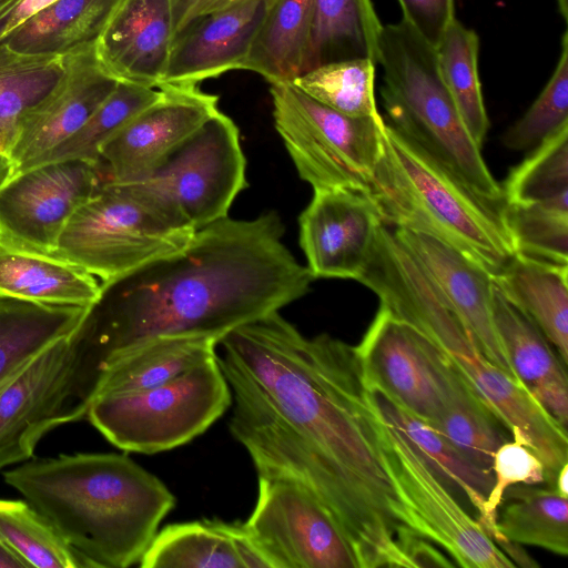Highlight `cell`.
I'll return each mask as SVG.
<instances>
[{
  "mask_svg": "<svg viewBox=\"0 0 568 568\" xmlns=\"http://www.w3.org/2000/svg\"><path fill=\"white\" fill-rule=\"evenodd\" d=\"M217 347L232 393L229 428L257 477L308 489L358 568L406 567L379 412L355 346L326 333L306 337L278 311L232 329Z\"/></svg>",
  "mask_w": 568,
  "mask_h": 568,
  "instance_id": "obj_1",
  "label": "cell"
},
{
  "mask_svg": "<svg viewBox=\"0 0 568 568\" xmlns=\"http://www.w3.org/2000/svg\"><path fill=\"white\" fill-rule=\"evenodd\" d=\"M270 211L229 216L195 231L183 248L100 284L75 333L100 376L105 367L159 337L206 335L278 312L314 280L283 242Z\"/></svg>",
  "mask_w": 568,
  "mask_h": 568,
  "instance_id": "obj_2",
  "label": "cell"
},
{
  "mask_svg": "<svg viewBox=\"0 0 568 568\" xmlns=\"http://www.w3.org/2000/svg\"><path fill=\"white\" fill-rule=\"evenodd\" d=\"M91 567L139 564L175 505L166 485L125 454H75L3 473Z\"/></svg>",
  "mask_w": 568,
  "mask_h": 568,
  "instance_id": "obj_3",
  "label": "cell"
},
{
  "mask_svg": "<svg viewBox=\"0 0 568 568\" xmlns=\"http://www.w3.org/2000/svg\"><path fill=\"white\" fill-rule=\"evenodd\" d=\"M368 194L384 224L439 239L493 278L516 254L505 203L481 196L386 122Z\"/></svg>",
  "mask_w": 568,
  "mask_h": 568,
  "instance_id": "obj_4",
  "label": "cell"
},
{
  "mask_svg": "<svg viewBox=\"0 0 568 568\" xmlns=\"http://www.w3.org/2000/svg\"><path fill=\"white\" fill-rule=\"evenodd\" d=\"M378 63L389 125L447 166L481 196L504 202L440 77L436 49L405 21L383 26Z\"/></svg>",
  "mask_w": 568,
  "mask_h": 568,
  "instance_id": "obj_5",
  "label": "cell"
},
{
  "mask_svg": "<svg viewBox=\"0 0 568 568\" xmlns=\"http://www.w3.org/2000/svg\"><path fill=\"white\" fill-rule=\"evenodd\" d=\"M231 405V388L215 356L162 385L99 396L87 418L115 447L156 454L193 440Z\"/></svg>",
  "mask_w": 568,
  "mask_h": 568,
  "instance_id": "obj_6",
  "label": "cell"
},
{
  "mask_svg": "<svg viewBox=\"0 0 568 568\" xmlns=\"http://www.w3.org/2000/svg\"><path fill=\"white\" fill-rule=\"evenodd\" d=\"M194 233L131 185L103 183L71 215L53 255L106 282L183 248Z\"/></svg>",
  "mask_w": 568,
  "mask_h": 568,
  "instance_id": "obj_7",
  "label": "cell"
},
{
  "mask_svg": "<svg viewBox=\"0 0 568 568\" xmlns=\"http://www.w3.org/2000/svg\"><path fill=\"white\" fill-rule=\"evenodd\" d=\"M270 85L274 125L300 178L313 190L368 192L382 149L383 116H351L290 82Z\"/></svg>",
  "mask_w": 568,
  "mask_h": 568,
  "instance_id": "obj_8",
  "label": "cell"
},
{
  "mask_svg": "<svg viewBox=\"0 0 568 568\" xmlns=\"http://www.w3.org/2000/svg\"><path fill=\"white\" fill-rule=\"evenodd\" d=\"M129 185L169 220L194 231L226 217L246 187L236 124L219 110L149 178Z\"/></svg>",
  "mask_w": 568,
  "mask_h": 568,
  "instance_id": "obj_9",
  "label": "cell"
},
{
  "mask_svg": "<svg viewBox=\"0 0 568 568\" xmlns=\"http://www.w3.org/2000/svg\"><path fill=\"white\" fill-rule=\"evenodd\" d=\"M74 331L44 348L0 388V470L31 458L52 428L87 417L99 375Z\"/></svg>",
  "mask_w": 568,
  "mask_h": 568,
  "instance_id": "obj_10",
  "label": "cell"
},
{
  "mask_svg": "<svg viewBox=\"0 0 568 568\" xmlns=\"http://www.w3.org/2000/svg\"><path fill=\"white\" fill-rule=\"evenodd\" d=\"M378 432L383 464L396 496L392 510L400 524L440 546L456 566H516L465 511L409 440L381 413Z\"/></svg>",
  "mask_w": 568,
  "mask_h": 568,
  "instance_id": "obj_11",
  "label": "cell"
},
{
  "mask_svg": "<svg viewBox=\"0 0 568 568\" xmlns=\"http://www.w3.org/2000/svg\"><path fill=\"white\" fill-rule=\"evenodd\" d=\"M243 524L271 568H358L334 518L296 481L258 477L256 503Z\"/></svg>",
  "mask_w": 568,
  "mask_h": 568,
  "instance_id": "obj_12",
  "label": "cell"
},
{
  "mask_svg": "<svg viewBox=\"0 0 568 568\" xmlns=\"http://www.w3.org/2000/svg\"><path fill=\"white\" fill-rule=\"evenodd\" d=\"M355 348L368 388L428 424L436 420L457 372L438 347L379 307Z\"/></svg>",
  "mask_w": 568,
  "mask_h": 568,
  "instance_id": "obj_13",
  "label": "cell"
},
{
  "mask_svg": "<svg viewBox=\"0 0 568 568\" xmlns=\"http://www.w3.org/2000/svg\"><path fill=\"white\" fill-rule=\"evenodd\" d=\"M103 183L99 166L82 160L12 174L0 186V242L53 255L71 215Z\"/></svg>",
  "mask_w": 568,
  "mask_h": 568,
  "instance_id": "obj_14",
  "label": "cell"
},
{
  "mask_svg": "<svg viewBox=\"0 0 568 568\" xmlns=\"http://www.w3.org/2000/svg\"><path fill=\"white\" fill-rule=\"evenodd\" d=\"M159 89V99L102 146L99 169L104 183L130 184L149 178L219 111V97L196 84L163 83Z\"/></svg>",
  "mask_w": 568,
  "mask_h": 568,
  "instance_id": "obj_15",
  "label": "cell"
},
{
  "mask_svg": "<svg viewBox=\"0 0 568 568\" xmlns=\"http://www.w3.org/2000/svg\"><path fill=\"white\" fill-rule=\"evenodd\" d=\"M381 223L368 192L314 189L311 202L298 219L300 245L313 278L356 281Z\"/></svg>",
  "mask_w": 568,
  "mask_h": 568,
  "instance_id": "obj_16",
  "label": "cell"
},
{
  "mask_svg": "<svg viewBox=\"0 0 568 568\" xmlns=\"http://www.w3.org/2000/svg\"><path fill=\"white\" fill-rule=\"evenodd\" d=\"M64 57L68 71L63 84L26 119L9 148L13 174L33 166L73 135L120 81L102 64L97 44Z\"/></svg>",
  "mask_w": 568,
  "mask_h": 568,
  "instance_id": "obj_17",
  "label": "cell"
},
{
  "mask_svg": "<svg viewBox=\"0 0 568 568\" xmlns=\"http://www.w3.org/2000/svg\"><path fill=\"white\" fill-rule=\"evenodd\" d=\"M393 231L438 287L486 358L516 377L494 322L490 274L439 239L405 227Z\"/></svg>",
  "mask_w": 568,
  "mask_h": 568,
  "instance_id": "obj_18",
  "label": "cell"
},
{
  "mask_svg": "<svg viewBox=\"0 0 568 568\" xmlns=\"http://www.w3.org/2000/svg\"><path fill=\"white\" fill-rule=\"evenodd\" d=\"M273 1L248 0L186 23L174 36L162 84L199 85L229 71L242 70Z\"/></svg>",
  "mask_w": 568,
  "mask_h": 568,
  "instance_id": "obj_19",
  "label": "cell"
},
{
  "mask_svg": "<svg viewBox=\"0 0 568 568\" xmlns=\"http://www.w3.org/2000/svg\"><path fill=\"white\" fill-rule=\"evenodd\" d=\"M174 36L171 0H122L97 51L105 69L120 81L159 88Z\"/></svg>",
  "mask_w": 568,
  "mask_h": 568,
  "instance_id": "obj_20",
  "label": "cell"
},
{
  "mask_svg": "<svg viewBox=\"0 0 568 568\" xmlns=\"http://www.w3.org/2000/svg\"><path fill=\"white\" fill-rule=\"evenodd\" d=\"M493 315L515 376L566 429L568 379L548 339L535 322L504 295L495 282Z\"/></svg>",
  "mask_w": 568,
  "mask_h": 568,
  "instance_id": "obj_21",
  "label": "cell"
},
{
  "mask_svg": "<svg viewBox=\"0 0 568 568\" xmlns=\"http://www.w3.org/2000/svg\"><path fill=\"white\" fill-rule=\"evenodd\" d=\"M261 552L243 523L204 519L158 531L143 552L142 568H251Z\"/></svg>",
  "mask_w": 568,
  "mask_h": 568,
  "instance_id": "obj_22",
  "label": "cell"
},
{
  "mask_svg": "<svg viewBox=\"0 0 568 568\" xmlns=\"http://www.w3.org/2000/svg\"><path fill=\"white\" fill-rule=\"evenodd\" d=\"M95 276L54 255L0 242V296L89 307L99 296Z\"/></svg>",
  "mask_w": 568,
  "mask_h": 568,
  "instance_id": "obj_23",
  "label": "cell"
},
{
  "mask_svg": "<svg viewBox=\"0 0 568 568\" xmlns=\"http://www.w3.org/2000/svg\"><path fill=\"white\" fill-rule=\"evenodd\" d=\"M507 503L497 510L495 544L525 567H538L517 544L540 547L559 556L568 554V503L550 488L513 485Z\"/></svg>",
  "mask_w": 568,
  "mask_h": 568,
  "instance_id": "obj_24",
  "label": "cell"
},
{
  "mask_svg": "<svg viewBox=\"0 0 568 568\" xmlns=\"http://www.w3.org/2000/svg\"><path fill=\"white\" fill-rule=\"evenodd\" d=\"M568 265L516 253L493 278L568 362Z\"/></svg>",
  "mask_w": 568,
  "mask_h": 568,
  "instance_id": "obj_25",
  "label": "cell"
},
{
  "mask_svg": "<svg viewBox=\"0 0 568 568\" xmlns=\"http://www.w3.org/2000/svg\"><path fill=\"white\" fill-rule=\"evenodd\" d=\"M122 0H57L7 32L14 51L69 55L95 45Z\"/></svg>",
  "mask_w": 568,
  "mask_h": 568,
  "instance_id": "obj_26",
  "label": "cell"
},
{
  "mask_svg": "<svg viewBox=\"0 0 568 568\" xmlns=\"http://www.w3.org/2000/svg\"><path fill=\"white\" fill-rule=\"evenodd\" d=\"M217 344V338L206 335L154 338L103 369L95 398L136 393L170 382L215 357Z\"/></svg>",
  "mask_w": 568,
  "mask_h": 568,
  "instance_id": "obj_27",
  "label": "cell"
},
{
  "mask_svg": "<svg viewBox=\"0 0 568 568\" xmlns=\"http://www.w3.org/2000/svg\"><path fill=\"white\" fill-rule=\"evenodd\" d=\"M87 310L0 296V388L44 348L70 335Z\"/></svg>",
  "mask_w": 568,
  "mask_h": 568,
  "instance_id": "obj_28",
  "label": "cell"
},
{
  "mask_svg": "<svg viewBox=\"0 0 568 568\" xmlns=\"http://www.w3.org/2000/svg\"><path fill=\"white\" fill-rule=\"evenodd\" d=\"M382 29L372 0H314L304 72L351 59L378 63Z\"/></svg>",
  "mask_w": 568,
  "mask_h": 568,
  "instance_id": "obj_29",
  "label": "cell"
},
{
  "mask_svg": "<svg viewBox=\"0 0 568 568\" xmlns=\"http://www.w3.org/2000/svg\"><path fill=\"white\" fill-rule=\"evenodd\" d=\"M314 0H274L243 63L270 84L293 82L304 73Z\"/></svg>",
  "mask_w": 568,
  "mask_h": 568,
  "instance_id": "obj_30",
  "label": "cell"
},
{
  "mask_svg": "<svg viewBox=\"0 0 568 568\" xmlns=\"http://www.w3.org/2000/svg\"><path fill=\"white\" fill-rule=\"evenodd\" d=\"M369 390L382 416L409 440L443 484L458 487L479 514L494 483L493 471L470 462L430 424L386 394Z\"/></svg>",
  "mask_w": 568,
  "mask_h": 568,
  "instance_id": "obj_31",
  "label": "cell"
},
{
  "mask_svg": "<svg viewBox=\"0 0 568 568\" xmlns=\"http://www.w3.org/2000/svg\"><path fill=\"white\" fill-rule=\"evenodd\" d=\"M67 71L65 57L22 53L0 41V136L8 154L22 123L57 93Z\"/></svg>",
  "mask_w": 568,
  "mask_h": 568,
  "instance_id": "obj_32",
  "label": "cell"
},
{
  "mask_svg": "<svg viewBox=\"0 0 568 568\" xmlns=\"http://www.w3.org/2000/svg\"><path fill=\"white\" fill-rule=\"evenodd\" d=\"M435 49L440 77L469 135L481 148L489 121L478 74V36L455 18Z\"/></svg>",
  "mask_w": 568,
  "mask_h": 568,
  "instance_id": "obj_33",
  "label": "cell"
},
{
  "mask_svg": "<svg viewBox=\"0 0 568 568\" xmlns=\"http://www.w3.org/2000/svg\"><path fill=\"white\" fill-rule=\"evenodd\" d=\"M499 424L456 372L447 402L430 425L470 462L491 471L494 454L507 440Z\"/></svg>",
  "mask_w": 568,
  "mask_h": 568,
  "instance_id": "obj_34",
  "label": "cell"
},
{
  "mask_svg": "<svg viewBox=\"0 0 568 568\" xmlns=\"http://www.w3.org/2000/svg\"><path fill=\"white\" fill-rule=\"evenodd\" d=\"M160 94L159 88L119 81L87 122L34 165L82 160L99 166L102 146L132 118L158 100Z\"/></svg>",
  "mask_w": 568,
  "mask_h": 568,
  "instance_id": "obj_35",
  "label": "cell"
},
{
  "mask_svg": "<svg viewBox=\"0 0 568 568\" xmlns=\"http://www.w3.org/2000/svg\"><path fill=\"white\" fill-rule=\"evenodd\" d=\"M0 540L30 567L91 568L28 501L0 499Z\"/></svg>",
  "mask_w": 568,
  "mask_h": 568,
  "instance_id": "obj_36",
  "label": "cell"
},
{
  "mask_svg": "<svg viewBox=\"0 0 568 568\" xmlns=\"http://www.w3.org/2000/svg\"><path fill=\"white\" fill-rule=\"evenodd\" d=\"M376 62L351 59L315 67L291 82L316 101L351 116H377Z\"/></svg>",
  "mask_w": 568,
  "mask_h": 568,
  "instance_id": "obj_37",
  "label": "cell"
},
{
  "mask_svg": "<svg viewBox=\"0 0 568 568\" xmlns=\"http://www.w3.org/2000/svg\"><path fill=\"white\" fill-rule=\"evenodd\" d=\"M507 205H530L568 196V125L511 168L501 186Z\"/></svg>",
  "mask_w": 568,
  "mask_h": 568,
  "instance_id": "obj_38",
  "label": "cell"
},
{
  "mask_svg": "<svg viewBox=\"0 0 568 568\" xmlns=\"http://www.w3.org/2000/svg\"><path fill=\"white\" fill-rule=\"evenodd\" d=\"M516 253L568 265V196L530 205H504Z\"/></svg>",
  "mask_w": 568,
  "mask_h": 568,
  "instance_id": "obj_39",
  "label": "cell"
},
{
  "mask_svg": "<svg viewBox=\"0 0 568 568\" xmlns=\"http://www.w3.org/2000/svg\"><path fill=\"white\" fill-rule=\"evenodd\" d=\"M568 125V32L561 38V50L547 84L526 113L504 134L506 148L532 150L561 128Z\"/></svg>",
  "mask_w": 568,
  "mask_h": 568,
  "instance_id": "obj_40",
  "label": "cell"
},
{
  "mask_svg": "<svg viewBox=\"0 0 568 568\" xmlns=\"http://www.w3.org/2000/svg\"><path fill=\"white\" fill-rule=\"evenodd\" d=\"M491 471L494 483L476 520L495 541L497 510L503 503L506 489L518 484L545 483L546 474L538 456L529 447L515 440H506L496 449Z\"/></svg>",
  "mask_w": 568,
  "mask_h": 568,
  "instance_id": "obj_41",
  "label": "cell"
},
{
  "mask_svg": "<svg viewBox=\"0 0 568 568\" xmlns=\"http://www.w3.org/2000/svg\"><path fill=\"white\" fill-rule=\"evenodd\" d=\"M405 21L436 48L455 17V0H397Z\"/></svg>",
  "mask_w": 568,
  "mask_h": 568,
  "instance_id": "obj_42",
  "label": "cell"
},
{
  "mask_svg": "<svg viewBox=\"0 0 568 568\" xmlns=\"http://www.w3.org/2000/svg\"><path fill=\"white\" fill-rule=\"evenodd\" d=\"M397 542L407 567H455L456 564L435 548L433 542L400 524L397 529Z\"/></svg>",
  "mask_w": 568,
  "mask_h": 568,
  "instance_id": "obj_43",
  "label": "cell"
},
{
  "mask_svg": "<svg viewBox=\"0 0 568 568\" xmlns=\"http://www.w3.org/2000/svg\"><path fill=\"white\" fill-rule=\"evenodd\" d=\"M245 1L248 0H196L189 10L178 31H180L186 23L199 17L227 9Z\"/></svg>",
  "mask_w": 568,
  "mask_h": 568,
  "instance_id": "obj_44",
  "label": "cell"
},
{
  "mask_svg": "<svg viewBox=\"0 0 568 568\" xmlns=\"http://www.w3.org/2000/svg\"><path fill=\"white\" fill-rule=\"evenodd\" d=\"M54 1L57 0H20L12 12L6 33L24 22L37 12L43 10Z\"/></svg>",
  "mask_w": 568,
  "mask_h": 568,
  "instance_id": "obj_45",
  "label": "cell"
},
{
  "mask_svg": "<svg viewBox=\"0 0 568 568\" xmlns=\"http://www.w3.org/2000/svg\"><path fill=\"white\" fill-rule=\"evenodd\" d=\"M30 566L0 540V568H29Z\"/></svg>",
  "mask_w": 568,
  "mask_h": 568,
  "instance_id": "obj_46",
  "label": "cell"
},
{
  "mask_svg": "<svg viewBox=\"0 0 568 568\" xmlns=\"http://www.w3.org/2000/svg\"><path fill=\"white\" fill-rule=\"evenodd\" d=\"M13 174V164L8 154L7 145L0 136V186Z\"/></svg>",
  "mask_w": 568,
  "mask_h": 568,
  "instance_id": "obj_47",
  "label": "cell"
},
{
  "mask_svg": "<svg viewBox=\"0 0 568 568\" xmlns=\"http://www.w3.org/2000/svg\"><path fill=\"white\" fill-rule=\"evenodd\" d=\"M195 1L196 0H171L175 21V33Z\"/></svg>",
  "mask_w": 568,
  "mask_h": 568,
  "instance_id": "obj_48",
  "label": "cell"
},
{
  "mask_svg": "<svg viewBox=\"0 0 568 568\" xmlns=\"http://www.w3.org/2000/svg\"><path fill=\"white\" fill-rule=\"evenodd\" d=\"M568 464L564 465L557 474L555 483L552 487L557 490L559 495L567 498L568 497Z\"/></svg>",
  "mask_w": 568,
  "mask_h": 568,
  "instance_id": "obj_49",
  "label": "cell"
},
{
  "mask_svg": "<svg viewBox=\"0 0 568 568\" xmlns=\"http://www.w3.org/2000/svg\"><path fill=\"white\" fill-rule=\"evenodd\" d=\"M20 0H14L0 8V39L6 33L12 12Z\"/></svg>",
  "mask_w": 568,
  "mask_h": 568,
  "instance_id": "obj_50",
  "label": "cell"
},
{
  "mask_svg": "<svg viewBox=\"0 0 568 568\" xmlns=\"http://www.w3.org/2000/svg\"><path fill=\"white\" fill-rule=\"evenodd\" d=\"M559 13L564 20L568 19V0H556Z\"/></svg>",
  "mask_w": 568,
  "mask_h": 568,
  "instance_id": "obj_51",
  "label": "cell"
},
{
  "mask_svg": "<svg viewBox=\"0 0 568 568\" xmlns=\"http://www.w3.org/2000/svg\"><path fill=\"white\" fill-rule=\"evenodd\" d=\"M11 1H14V0H0V8L4 7L6 4H8Z\"/></svg>",
  "mask_w": 568,
  "mask_h": 568,
  "instance_id": "obj_52",
  "label": "cell"
}]
</instances>
